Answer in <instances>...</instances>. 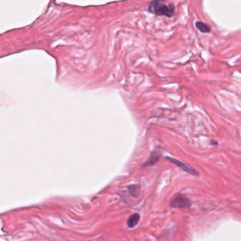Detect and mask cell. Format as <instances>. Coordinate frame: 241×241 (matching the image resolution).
Masks as SVG:
<instances>
[{"label":"cell","instance_id":"obj_1","mask_svg":"<svg viewBox=\"0 0 241 241\" xmlns=\"http://www.w3.org/2000/svg\"><path fill=\"white\" fill-rule=\"evenodd\" d=\"M148 9L149 12L156 16H165L168 18H171L175 14V6L173 4H167L161 0L151 2Z\"/></svg>","mask_w":241,"mask_h":241},{"label":"cell","instance_id":"obj_2","mask_svg":"<svg viewBox=\"0 0 241 241\" xmlns=\"http://www.w3.org/2000/svg\"><path fill=\"white\" fill-rule=\"evenodd\" d=\"M191 205L190 200L182 194L175 195L171 202V206L173 208H190Z\"/></svg>","mask_w":241,"mask_h":241},{"label":"cell","instance_id":"obj_3","mask_svg":"<svg viewBox=\"0 0 241 241\" xmlns=\"http://www.w3.org/2000/svg\"><path fill=\"white\" fill-rule=\"evenodd\" d=\"M165 158H166L167 160H168L170 162H171L172 163H173V164L177 165L178 167H179L180 169L182 170V171H184L185 172H186V173H190V175H199V173H198V172L196 171V170L192 168H191L190 166H189V165H187L186 163H182L180 161H178L175 158H171V157H166Z\"/></svg>","mask_w":241,"mask_h":241},{"label":"cell","instance_id":"obj_4","mask_svg":"<svg viewBox=\"0 0 241 241\" xmlns=\"http://www.w3.org/2000/svg\"><path fill=\"white\" fill-rule=\"evenodd\" d=\"M159 158H160V154L156 151L153 152L151 155L150 156L149 158L144 163V166H148V165H152L155 164L159 160Z\"/></svg>","mask_w":241,"mask_h":241},{"label":"cell","instance_id":"obj_5","mask_svg":"<svg viewBox=\"0 0 241 241\" xmlns=\"http://www.w3.org/2000/svg\"><path fill=\"white\" fill-rule=\"evenodd\" d=\"M139 219H140V216L138 214H134L132 216H130V218L127 220V226L130 228H133L136 226L137 223H139Z\"/></svg>","mask_w":241,"mask_h":241},{"label":"cell","instance_id":"obj_6","mask_svg":"<svg viewBox=\"0 0 241 241\" xmlns=\"http://www.w3.org/2000/svg\"><path fill=\"white\" fill-rule=\"evenodd\" d=\"M195 26L197 27V29L199 30V31H201L202 33H208L211 32V28L207 24L202 22V21H197V22H196Z\"/></svg>","mask_w":241,"mask_h":241},{"label":"cell","instance_id":"obj_7","mask_svg":"<svg viewBox=\"0 0 241 241\" xmlns=\"http://www.w3.org/2000/svg\"><path fill=\"white\" fill-rule=\"evenodd\" d=\"M130 192L133 197H137L139 194V186L134 185L130 187Z\"/></svg>","mask_w":241,"mask_h":241},{"label":"cell","instance_id":"obj_8","mask_svg":"<svg viewBox=\"0 0 241 241\" xmlns=\"http://www.w3.org/2000/svg\"><path fill=\"white\" fill-rule=\"evenodd\" d=\"M212 144H214V142H213V141H212ZM214 144H215V145H216V144H218V143H217V142H215V143H214Z\"/></svg>","mask_w":241,"mask_h":241}]
</instances>
